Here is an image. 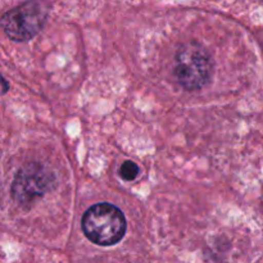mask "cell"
Masks as SVG:
<instances>
[{"instance_id":"4","label":"cell","mask_w":263,"mask_h":263,"mask_svg":"<svg viewBox=\"0 0 263 263\" xmlns=\"http://www.w3.org/2000/svg\"><path fill=\"white\" fill-rule=\"evenodd\" d=\"M55 186V175L43 163L31 162L15 175L12 184V197L18 204L30 205L48 194Z\"/></svg>"},{"instance_id":"3","label":"cell","mask_w":263,"mask_h":263,"mask_svg":"<svg viewBox=\"0 0 263 263\" xmlns=\"http://www.w3.org/2000/svg\"><path fill=\"white\" fill-rule=\"evenodd\" d=\"M212 74V61L207 51L195 43L179 49L175 59V76L184 89L194 91L208 84Z\"/></svg>"},{"instance_id":"5","label":"cell","mask_w":263,"mask_h":263,"mask_svg":"<svg viewBox=\"0 0 263 263\" xmlns=\"http://www.w3.org/2000/svg\"><path fill=\"white\" fill-rule=\"evenodd\" d=\"M139 172H140V168L135 162L125 161L120 168V176L125 181H134L139 176Z\"/></svg>"},{"instance_id":"1","label":"cell","mask_w":263,"mask_h":263,"mask_svg":"<svg viewBox=\"0 0 263 263\" xmlns=\"http://www.w3.org/2000/svg\"><path fill=\"white\" fill-rule=\"evenodd\" d=\"M82 231L94 244L109 247L117 244L126 233V218L122 211L110 203H97L84 213Z\"/></svg>"},{"instance_id":"2","label":"cell","mask_w":263,"mask_h":263,"mask_svg":"<svg viewBox=\"0 0 263 263\" xmlns=\"http://www.w3.org/2000/svg\"><path fill=\"white\" fill-rule=\"evenodd\" d=\"M45 0H27L8 10L0 18V27L13 41H28L45 26L49 17Z\"/></svg>"},{"instance_id":"6","label":"cell","mask_w":263,"mask_h":263,"mask_svg":"<svg viewBox=\"0 0 263 263\" xmlns=\"http://www.w3.org/2000/svg\"><path fill=\"white\" fill-rule=\"evenodd\" d=\"M262 2H263V0H262Z\"/></svg>"}]
</instances>
